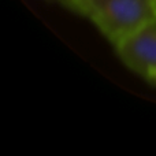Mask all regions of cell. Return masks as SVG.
Wrapping results in <instances>:
<instances>
[{"label":"cell","instance_id":"2","mask_svg":"<svg viewBox=\"0 0 156 156\" xmlns=\"http://www.w3.org/2000/svg\"><path fill=\"white\" fill-rule=\"evenodd\" d=\"M122 62L136 73L147 77L156 71V18L116 44Z\"/></svg>","mask_w":156,"mask_h":156},{"label":"cell","instance_id":"4","mask_svg":"<svg viewBox=\"0 0 156 156\" xmlns=\"http://www.w3.org/2000/svg\"><path fill=\"white\" fill-rule=\"evenodd\" d=\"M148 80L152 81L154 83H156V71H152V73L149 74V76H148Z\"/></svg>","mask_w":156,"mask_h":156},{"label":"cell","instance_id":"1","mask_svg":"<svg viewBox=\"0 0 156 156\" xmlns=\"http://www.w3.org/2000/svg\"><path fill=\"white\" fill-rule=\"evenodd\" d=\"M71 10L88 16L116 45L156 18V0H73Z\"/></svg>","mask_w":156,"mask_h":156},{"label":"cell","instance_id":"3","mask_svg":"<svg viewBox=\"0 0 156 156\" xmlns=\"http://www.w3.org/2000/svg\"><path fill=\"white\" fill-rule=\"evenodd\" d=\"M58 2H60L62 4H65L66 7H69L70 10L73 8V0H58Z\"/></svg>","mask_w":156,"mask_h":156}]
</instances>
